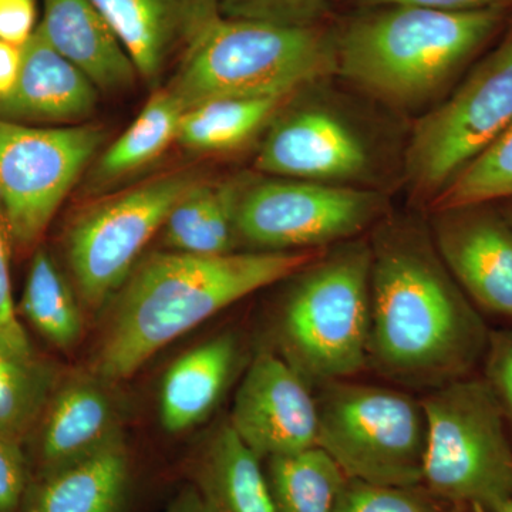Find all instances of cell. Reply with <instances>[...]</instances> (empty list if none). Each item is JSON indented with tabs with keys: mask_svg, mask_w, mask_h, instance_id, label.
I'll return each mask as SVG.
<instances>
[{
	"mask_svg": "<svg viewBox=\"0 0 512 512\" xmlns=\"http://www.w3.org/2000/svg\"><path fill=\"white\" fill-rule=\"evenodd\" d=\"M501 512H512V497L511 500L508 501L507 505H505L504 510Z\"/></svg>",
	"mask_w": 512,
	"mask_h": 512,
	"instance_id": "f35d334b",
	"label": "cell"
},
{
	"mask_svg": "<svg viewBox=\"0 0 512 512\" xmlns=\"http://www.w3.org/2000/svg\"><path fill=\"white\" fill-rule=\"evenodd\" d=\"M12 237L8 224L0 211V335L18 342H30L22 323L19 322L13 302L12 278H10V249Z\"/></svg>",
	"mask_w": 512,
	"mask_h": 512,
	"instance_id": "d6a6232c",
	"label": "cell"
},
{
	"mask_svg": "<svg viewBox=\"0 0 512 512\" xmlns=\"http://www.w3.org/2000/svg\"><path fill=\"white\" fill-rule=\"evenodd\" d=\"M483 376L503 410L512 436V326L491 329L483 360Z\"/></svg>",
	"mask_w": 512,
	"mask_h": 512,
	"instance_id": "4dcf8cb0",
	"label": "cell"
},
{
	"mask_svg": "<svg viewBox=\"0 0 512 512\" xmlns=\"http://www.w3.org/2000/svg\"><path fill=\"white\" fill-rule=\"evenodd\" d=\"M50 45L97 89L124 90L138 76L126 49L92 0H43L39 23Z\"/></svg>",
	"mask_w": 512,
	"mask_h": 512,
	"instance_id": "ffe728a7",
	"label": "cell"
},
{
	"mask_svg": "<svg viewBox=\"0 0 512 512\" xmlns=\"http://www.w3.org/2000/svg\"><path fill=\"white\" fill-rule=\"evenodd\" d=\"M504 18L503 6L363 9L335 30L336 74L387 106L419 107L466 66Z\"/></svg>",
	"mask_w": 512,
	"mask_h": 512,
	"instance_id": "3957f363",
	"label": "cell"
},
{
	"mask_svg": "<svg viewBox=\"0 0 512 512\" xmlns=\"http://www.w3.org/2000/svg\"><path fill=\"white\" fill-rule=\"evenodd\" d=\"M60 376L32 343L0 335V433L26 444Z\"/></svg>",
	"mask_w": 512,
	"mask_h": 512,
	"instance_id": "603a6c76",
	"label": "cell"
},
{
	"mask_svg": "<svg viewBox=\"0 0 512 512\" xmlns=\"http://www.w3.org/2000/svg\"><path fill=\"white\" fill-rule=\"evenodd\" d=\"M335 512H461L431 494L423 484L410 487L370 484L348 478Z\"/></svg>",
	"mask_w": 512,
	"mask_h": 512,
	"instance_id": "f1b7e54d",
	"label": "cell"
},
{
	"mask_svg": "<svg viewBox=\"0 0 512 512\" xmlns=\"http://www.w3.org/2000/svg\"><path fill=\"white\" fill-rule=\"evenodd\" d=\"M163 512H208L202 503L200 494L192 485L185 483L171 498Z\"/></svg>",
	"mask_w": 512,
	"mask_h": 512,
	"instance_id": "8d00e7d4",
	"label": "cell"
},
{
	"mask_svg": "<svg viewBox=\"0 0 512 512\" xmlns=\"http://www.w3.org/2000/svg\"><path fill=\"white\" fill-rule=\"evenodd\" d=\"M96 84L50 45L37 26L22 46L18 80L0 99V119L15 123H74L92 114Z\"/></svg>",
	"mask_w": 512,
	"mask_h": 512,
	"instance_id": "ac0fdd59",
	"label": "cell"
},
{
	"mask_svg": "<svg viewBox=\"0 0 512 512\" xmlns=\"http://www.w3.org/2000/svg\"><path fill=\"white\" fill-rule=\"evenodd\" d=\"M427 447L421 484L461 512H501L512 497V436L483 376L421 397Z\"/></svg>",
	"mask_w": 512,
	"mask_h": 512,
	"instance_id": "8992f818",
	"label": "cell"
},
{
	"mask_svg": "<svg viewBox=\"0 0 512 512\" xmlns=\"http://www.w3.org/2000/svg\"><path fill=\"white\" fill-rule=\"evenodd\" d=\"M315 390L318 446L348 478L393 487L421 484L427 447L421 399L409 390L352 379Z\"/></svg>",
	"mask_w": 512,
	"mask_h": 512,
	"instance_id": "52a82bcc",
	"label": "cell"
},
{
	"mask_svg": "<svg viewBox=\"0 0 512 512\" xmlns=\"http://www.w3.org/2000/svg\"><path fill=\"white\" fill-rule=\"evenodd\" d=\"M20 311L50 345L72 350L84 333L82 301L53 256L37 248L26 276Z\"/></svg>",
	"mask_w": 512,
	"mask_h": 512,
	"instance_id": "d4e9b609",
	"label": "cell"
},
{
	"mask_svg": "<svg viewBox=\"0 0 512 512\" xmlns=\"http://www.w3.org/2000/svg\"><path fill=\"white\" fill-rule=\"evenodd\" d=\"M386 198L350 185L266 180L239 187L238 245L249 251H312L362 237L386 215Z\"/></svg>",
	"mask_w": 512,
	"mask_h": 512,
	"instance_id": "30bf717a",
	"label": "cell"
},
{
	"mask_svg": "<svg viewBox=\"0 0 512 512\" xmlns=\"http://www.w3.org/2000/svg\"><path fill=\"white\" fill-rule=\"evenodd\" d=\"M511 123L512 28L456 92L414 127L404 157L414 194L433 202Z\"/></svg>",
	"mask_w": 512,
	"mask_h": 512,
	"instance_id": "9c48e42d",
	"label": "cell"
},
{
	"mask_svg": "<svg viewBox=\"0 0 512 512\" xmlns=\"http://www.w3.org/2000/svg\"><path fill=\"white\" fill-rule=\"evenodd\" d=\"M138 487L126 436L30 478L19 512H130Z\"/></svg>",
	"mask_w": 512,
	"mask_h": 512,
	"instance_id": "e0dca14e",
	"label": "cell"
},
{
	"mask_svg": "<svg viewBox=\"0 0 512 512\" xmlns=\"http://www.w3.org/2000/svg\"><path fill=\"white\" fill-rule=\"evenodd\" d=\"M286 99H215L185 110L177 141L201 153L234 150L254 137Z\"/></svg>",
	"mask_w": 512,
	"mask_h": 512,
	"instance_id": "4316f807",
	"label": "cell"
},
{
	"mask_svg": "<svg viewBox=\"0 0 512 512\" xmlns=\"http://www.w3.org/2000/svg\"><path fill=\"white\" fill-rule=\"evenodd\" d=\"M183 473L208 512H275L264 461L228 420L198 444L185 461Z\"/></svg>",
	"mask_w": 512,
	"mask_h": 512,
	"instance_id": "d6986e66",
	"label": "cell"
},
{
	"mask_svg": "<svg viewBox=\"0 0 512 512\" xmlns=\"http://www.w3.org/2000/svg\"><path fill=\"white\" fill-rule=\"evenodd\" d=\"M275 512H335L348 476L323 448L264 460Z\"/></svg>",
	"mask_w": 512,
	"mask_h": 512,
	"instance_id": "484cf974",
	"label": "cell"
},
{
	"mask_svg": "<svg viewBox=\"0 0 512 512\" xmlns=\"http://www.w3.org/2000/svg\"><path fill=\"white\" fill-rule=\"evenodd\" d=\"M234 333H222L188 350L168 367L161 380L158 412L170 434L198 426L220 403L239 360Z\"/></svg>",
	"mask_w": 512,
	"mask_h": 512,
	"instance_id": "44dd1931",
	"label": "cell"
},
{
	"mask_svg": "<svg viewBox=\"0 0 512 512\" xmlns=\"http://www.w3.org/2000/svg\"><path fill=\"white\" fill-rule=\"evenodd\" d=\"M36 0H0V40L25 45L39 26Z\"/></svg>",
	"mask_w": 512,
	"mask_h": 512,
	"instance_id": "836d02e7",
	"label": "cell"
},
{
	"mask_svg": "<svg viewBox=\"0 0 512 512\" xmlns=\"http://www.w3.org/2000/svg\"><path fill=\"white\" fill-rule=\"evenodd\" d=\"M370 266V241L359 237L325 249L289 278L272 325V352L313 390L367 369Z\"/></svg>",
	"mask_w": 512,
	"mask_h": 512,
	"instance_id": "277c9868",
	"label": "cell"
},
{
	"mask_svg": "<svg viewBox=\"0 0 512 512\" xmlns=\"http://www.w3.org/2000/svg\"><path fill=\"white\" fill-rule=\"evenodd\" d=\"M505 202H507V204H505L503 208H500V211L503 212L504 217L507 218V221L510 222L512 227V200Z\"/></svg>",
	"mask_w": 512,
	"mask_h": 512,
	"instance_id": "74e56055",
	"label": "cell"
},
{
	"mask_svg": "<svg viewBox=\"0 0 512 512\" xmlns=\"http://www.w3.org/2000/svg\"><path fill=\"white\" fill-rule=\"evenodd\" d=\"M22 64V47L0 40V99L13 89Z\"/></svg>",
	"mask_w": 512,
	"mask_h": 512,
	"instance_id": "d590c367",
	"label": "cell"
},
{
	"mask_svg": "<svg viewBox=\"0 0 512 512\" xmlns=\"http://www.w3.org/2000/svg\"><path fill=\"white\" fill-rule=\"evenodd\" d=\"M512 200V123L433 200V211Z\"/></svg>",
	"mask_w": 512,
	"mask_h": 512,
	"instance_id": "83f0119b",
	"label": "cell"
},
{
	"mask_svg": "<svg viewBox=\"0 0 512 512\" xmlns=\"http://www.w3.org/2000/svg\"><path fill=\"white\" fill-rule=\"evenodd\" d=\"M359 8L373 9L382 6L409 5L424 6L443 10H476L503 6L507 8L512 0H353Z\"/></svg>",
	"mask_w": 512,
	"mask_h": 512,
	"instance_id": "e575fe53",
	"label": "cell"
},
{
	"mask_svg": "<svg viewBox=\"0 0 512 512\" xmlns=\"http://www.w3.org/2000/svg\"><path fill=\"white\" fill-rule=\"evenodd\" d=\"M369 241L367 369L424 393L476 375L491 329L441 261L430 229L383 218Z\"/></svg>",
	"mask_w": 512,
	"mask_h": 512,
	"instance_id": "6da1fadb",
	"label": "cell"
},
{
	"mask_svg": "<svg viewBox=\"0 0 512 512\" xmlns=\"http://www.w3.org/2000/svg\"><path fill=\"white\" fill-rule=\"evenodd\" d=\"M222 16L281 26L320 25L329 0H218Z\"/></svg>",
	"mask_w": 512,
	"mask_h": 512,
	"instance_id": "f546056e",
	"label": "cell"
},
{
	"mask_svg": "<svg viewBox=\"0 0 512 512\" xmlns=\"http://www.w3.org/2000/svg\"><path fill=\"white\" fill-rule=\"evenodd\" d=\"M104 138L100 127L43 128L0 119V211L13 245L35 247Z\"/></svg>",
	"mask_w": 512,
	"mask_h": 512,
	"instance_id": "8fae6325",
	"label": "cell"
},
{
	"mask_svg": "<svg viewBox=\"0 0 512 512\" xmlns=\"http://www.w3.org/2000/svg\"><path fill=\"white\" fill-rule=\"evenodd\" d=\"M30 477L26 444L0 433V512H19Z\"/></svg>",
	"mask_w": 512,
	"mask_h": 512,
	"instance_id": "1f68e13d",
	"label": "cell"
},
{
	"mask_svg": "<svg viewBox=\"0 0 512 512\" xmlns=\"http://www.w3.org/2000/svg\"><path fill=\"white\" fill-rule=\"evenodd\" d=\"M323 251L147 256L110 301L93 372L116 384L130 379L158 350L232 303L286 281Z\"/></svg>",
	"mask_w": 512,
	"mask_h": 512,
	"instance_id": "7a4b0ae2",
	"label": "cell"
},
{
	"mask_svg": "<svg viewBox=\"0 0 512 512\" xmlns=\"http://www.w3.org/2000/svg\"><path fill=\"white\" fill-rule=\"evenodd\" d=\"M200 181L192 170L160 175L73 218L64 237V255L87 308L97 311L113 299L174 205Z\"/></svg>",
	"mask_w": 512,
	"mask_h": 512,
	"instance_id": "ba28073f",
	"label": "cell"
},
{
	"mask_svg": "<svg viewBox=\"0 0 512 512\" xmlns=\"http://www.w3.org/2000/svg\"><path fill=\"white\" fill-rule=\"evenodd\" d=\"M430 235L454 281L480 312L512 325V227L491 204L433 211Z\"/></svg>",
	"mask_w": 512,
	"mask_h": 512,
	"instance_id": "5bb4252c",
	"label": "cell"
},
{
	"mask_svg": "<svg viewBox=\"0 0 512 512\" xmlns=\"http://www.w3.org/2000/svg\"><path fill=\"white\" fill-rule=\"evenodd\" d=\"M239 185L200 181L174 205L163 227L170 251L194 255H224L238 247L235 202Z\"/></svg>",
	"mask_w": 512,
	"mask_h": 512,
	"instance_id": "7402d4cb",
	"label": "cell"
},
{
	"mask_svg": "<svg viewBox=\"0 0 512 512\" xmlns=\"http://www.w3.org/2000/svg\"><path fill=\"white\" fill-rule=\"evenodd\" d=\"M184 109L173 93L157 89L137 119L94 164L93 185L103 187L136 173L177 141Z\"/></svg>",
	"mask_w": 512,
	"mask_h": 512,
	"instance_id": "cb8c5ba5",
	"label": "cell"
},
{
	"mask_svg": "<svg viewBox=\"0 0 512 512\" xmlns=\"http://www.w3.org/2000/svg\"><path fill=\"white\" fill-rule=\"evenodd\" d=\"M114 384L93 370L60 376L26 441L32 477L74 463L124 436L123 407Z\"/></svg>",
	"mask_w": 512,
	"mask_h": 512,
	"instance_id": "9a60e30c",
	"label": "cell"
},
{
	"mask_svg": "<svg viewBox=\"0 0 512 512\" xmlns=\"http://www.w3.org/2000/svg\"><path fill=\"white\" fill-rule=\"evenodd\" d=\"M228 421L262 461L318 446V407L312 387L269 349L252 359Z\"/></svg>",
	"mask_w": 512,
	"mask_h": 512,
	"instance_id": "7c38bea8",
	"label": "cell"
},
{
	"mask_svg": "<svg viewBox=\"0 0 512 512\" xmlns=\"http://www.w3.org/2000/svg\"><path fill=\"white\" fill-rule=\"evenodd\" d=\"M119 37L138 76L156 87L222 18L218 0H92Z\"/></svg>",
	"mask_w": 512,
	"mask_h": 512,
	"instance_id": "2e32d148",
	"label": "cell"
},
{
	"mask_svg": "<svg viewBox=\"0 0 512 512\" xmlns=\"http://www.w3.org/2000/svg\"><path fill=\"white\" fill-rule=\"evenodd\" d=\"M255 167L276 177L346 185L370 174L372 153L349 120L312 104L275 121L262 141Z\"/></svg>",
	"mask_w": 512,
	"mask_h": 512,
	"instance_id": "4fadbf2b",
	"label": "cell"
},
{
	"mask_svg": "<svg viewBox=\"0 0 512 512\" xmlns=\"http://www.w3.org/2000/svg\"><path fill=\"white\" fill-rule=\"evenodd\" d=\"M332 74L335 30L222 16L185 53L167 89L185 111L215 99H288Z\"/></svg>",
	"mask_w": 512,
	"mask_h": 512,
	"instance_id": "5b68a950",
	"label": "cell"
}]
</instances>
